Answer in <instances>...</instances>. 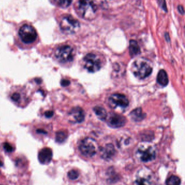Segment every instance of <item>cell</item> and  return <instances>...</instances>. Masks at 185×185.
<instances>
[{
    "label": "cell",
    "instance_id": "obj_1",
    "mask_svg": "<svg viewBox=\"0 0 185 185\" xmlns=\"http://www.w3.org/2000/svg\"><path fill=\"white\" fill-rule=\"evenodd\" d=\"M75 9L79 16L88 21L96 18L98 9L92 0H79L76 3Z\"/></svg>",
    "mask_w": 185,
    "mask_h": 185
},
{
    "label": "cell",
    "instance_id": "obj_2",
    "mask_svg": "<svg viewBox=\"0 0 185 185\" xmlns=\"http://www.w3.org/2000/svg\"><path fill=\"white\" fill-rule=\"evenodd\" d=\"M152 71L151 62L147 59L139 58L134 62L132 71L135 76L139 79H144L149 76Z\"/></svg>",
    "mask_w": 185,
    "mask_h": 185
},
{
    "label": "cell",
    "instance_id": "obj_3",
    "mask_svg": "<svg viewBox=\"0 0 185 185\" xmlns=\"http://www.w3.org/2000/svg\"><path fill=\"white\" fill-rule=\"evenodd\" d=\"M136 157L143 162H149L154 160L156 157V149L154 146L149 142H143L139 144L137 148Z\"/></svg>",
    "mask_w": 185,
    "mask_h": 185
},
{
    "label": "cell",
    "instance_id": "obj_4",
    "mask_svg": "<svg viewBox=\"0 0 185 185\" xmlns=\"http://www.w3.org/2000/svg\"><path fill=\"white\" fill-rule=\"evenodd\" d=\"M54 58L60 64L70 63L73 61L74 56V49L69 45L60 46L54 51Z\"/></svg>",
    "mask_w": 185,
    "mask_h": 185
},
{
    "label": "cell",
    "instance_id": "obj_5",
    "mask_svg": "<svg viewBox=\"0 0 185 185\" xmlns=\"http://www.w3.org/2000/svg\"><path fill=\"white\" fill-rule=\"evenodd\" d=\"M61 31L66 34H74L78 31L80 23L78 21L70 15H66L61 18L60 22Z\"/></svg>",
    "mask_w": 185,
    "mask_h": 185
},
{
    "label": "cell",
    "instance_id": "obj_6",
    "mask_svg": "<svg viewBox=\"0 0 185 185\" xmlns=\"http://www.w3.org/2000/svg\"><path fill=\"white\" fill-rule=\"evenodd\" d=\"M79 149L84 156L86 157H92L97 153L98 145L95 140L87 137L81 141L79 146Z\"/></svg>",
    "mask_w": 185,
    "mask_h": 185
},
{
    "label": "cell",
    "instance_id": "obj_7",
    "mask_svg": "<svg viewBox=\"0 0 185 185\" xmlns=\"http://www.w3.org/2000/svg\"><path fill=\"white\" fill-rule=\"evenodd\" d=\"M19 36L22 42L29 45L36 41L38 34L36 29L32 25H25L19 29Z\"/></svg>",
    "mask_w": 185,
    "mask_h": 185
},
{
    "label": "cell",
    "instance_id": "obj_8",
    "mask_svg": "<svg viewBox=\"0 0 185 185\" xmlns=\"http://www.w3.org/2000/svg\"><path fill=\"white\" fill-rule=\"evenodd\" d=\"M84 67L90 73L98 71L101 67V61L98 55L94 54H87L84 58Z\"/></svg>",
    "mask_w": 185,
    "mask_h": 185
},
{
    "label": "cell",
    "instance_id": "obj_9",
    "mask_svg": "<svg viewBox=\"0 0 185 185\" xmlns=\"http://www.w3.org/2000/svg\"><path fill=\"white\" fill-rule=\"evenodd\" d=\"M152 179V171L148 168H143L137 172L136 183L137 185H151Z\"/></svg>",
    "mask_w": 185,
    "mask_h": 185
},
{
    "label": "cell",
    "instance_id": "obj_10",
    "mask_svg": "<svg viewBox=\"0 0 185 185\" xmlns=\"http://www.w3.org/2000/svg\"><path fill=\"white\" fill-rule=\"evenodd\" d=\"M129 104V100L124 95L114 94L109 97V104L112 108H116L118 107L126 108Z\"/></svg>",
    "mask_w": 185,
    "mask_h": 185
},
{
    "label": "cell",
    "instance_id": "obj_11",
    "mask_svg": "<svg viewBox=\"0 0 185 185\" xmlns=\"http://www.w3.org/2000/svg\"><path fill=\"white\" fill-rule=\"evenodd\" d=\"M105 120L109 126L112 128L123 127L126 122V119L123 115L114 113H111L107 115Z\"/></svg>",
    "mask_w": 185,
    "mask_h": 185
},
{
    "label": "cell",
    "instance_id": "obj_12",
    "mask_svg": "<svg viewBox=\"0 0 185 185\" xmlns=\"http://www.w3.org/2000/svg\"><path fill=\"white\" fill-rule=\"evenodd\" d=\"M69 119L71 122L81 123L84 121L85 113L81 108L77 107L71 110L69 114Z\"/></svg>",
    "mask_w": 185,
    "mask_h": 185
},
{
    "label": "cell",
    "instance_id": "obj_13",
    "mask_svg": "<svg viewBox=\"0 0 185 185\" xmlns=\"http://www.w3.org/2000/svg\"><path fill=\"white\" fill-rule=\"evenodd\" d=\"M53 157L52 150L50 148H44L38 154V159L42 164H48L51 162Z\"/></svg>",
    "mask_w": 185,
    "mask_h": 185
},
{
    "label": "cell",
    "instance_id": "obj_14",
    "mask_svg": "<svg viewBox=\"0 0 185 185\" xmlns=\"http://www.w3.org/2000/svg\"><path fill=\"white\" fill-rule=\"evenodd\" d=\"M25 97V94L21 89H15L11 91L10 94V98L11 100L15 104L20 105L22 104V102Z\"/></svg>",
    "mask_w": 185,
    "mask_h": 185
},
{
    "label": "cell",
    "instance_id": "obj_15",
    "mask_svg": "<svg viewBox=\"0 0 185 185\" xmlns=\"http://www.w3.org/2000/svg\"><path fill=\"white\" fill-rule=\"evenodd\" d=\"M101 157L105 159H109L114 155V147L112 144H108L101 150Z\"/></svg>",
    "mask_w": 185,
    "mask_h": 185
},
{
    "label": "cell",
    "instance_id": "obj_16",
    "mask_svg": "<svg viewBox=\"0 0 185 185\" xmlns=\"http://www.w3.org/2000/svg\"><path fill=\"white\" fill-rule=\"evenodd\" d=\"M130 116L131 117L132 119L133 120L135 121L139 122L144 119L146 115L143 113L141 108H138L132 111L130 113Z\"/></svg>",
    "mask_w": 185,
    "mask_h": 185
},
{
    "label": "cell",
    "instance_id": "obj_17",
    "mask_svg": "<svg viewBox=\"0 0 185 185\" xmlns=\"http://www.w3.org/2000/svg\"><path fill=\"white\" fill-rule=\"evenodd\" d=\"M157 81L162 86H166L168 84L167 74L164 70H161L157 74Z\"/></svg>",
    "mask_w": 185,
    "mask_h": 185
},
{
    "label": "cell",
    "instance_id": "obj_18",
    "mask_svg": "<svg viewBox=\"0 0 185 185\" xmlns=\"http://www.w3.org/2000/svg\"><path fill=\"white\" fill-rule=\"evenodd\" d=\"M129 53L132 56H136L139 55L141 52L140 48L137 42L135 40H131L130 41Z\"/></svg>",
    "mask_w": 185,
    "mask_h": 185
},
{
    "label": "cell",
    "instance_id": "obj_19",
    "mask_svg": "<svg viewBox=\"0 0 185 185\" xmlns=\"http://www.w3.org/2000/svg\"><path fill=\"white\" fill-rule=\"evenodd\" d=\"M94 111L99 119L102 121L105 120L108 114L104 108L101 106H96L94 108Z\"/></svg>",
    "mask_w": 185,
    "mask_h": 185
},
{
    "label": "cell",
    "instance_id": "obj_20",
    "mask_svg": "<svg viewBox=\"0 0 185 185\" xmlns=\"http://www.w3.org/2000/svg\"><path fill=\"white\" fill-rule=\"evenodd\" d=\"M180 178L175 175L170 177L166 181V185H180Z\"/></svg>",
    "mask_w": 185,
    "mask_h": 185
},
{
    "label": "cell",
    "instance_id": "obj_21",
    "mask_svg": "<svg viewBox=\"0 0 185 185\" xmlns=\"http://www.w3.org/2000/svg\"><path fill=\"white\" fill-rule=\"evenodd\" d=\"M67 135L65 132L63 131H59L56 133V141L58 143H62L66 139Z\"/></svg>",
    "mask_w": 185,
    "mask_h": 185
},
{
    "label": "cell",
    "instance_id": "obj_22",
    "mask_svg": "<svg viewBox=\"0 0 185 185\" xmlns=\"http://www.w3.org/2000/svg\"><path fill=\"white\" fill-rule=\"evenodd\" d=\"M57 5L61 8L68 7L72 2V0H54Z\"/></svg>",
    "mask_w": 185,
    "mask_h": 185
},
{
    "label": "cell",
    "instance_id": "obj_23",
    "mask_svg": "<svg viewBox=\"0 0 185 185\" xmlns=\"http://www.w3.org/2000/svg\"><path fill=\"white\" fill-rule=\"evenodd\" d=\"M68 177L71 180H75L79 177V173L76 170H72L69 171Z\"/></svg>",
    "mask_w": 185,
    "mask_h": 185
},
{
    "label": "cell",
    "instance_id": "obj_24",
    "mask_svg": "<svg viewBox=\"0 0 185 185\" xmlns=\"http://www.w3.org/2000/svg\"><path fill=\"white\" fill-rule=\"evenodd\" d=\"M3 149L7 153H12L14 151V147L13 146L8 142H5L3 144Z\"/></svg>",
    "mask_w": 185,
    "mask_h": 185
},
{
    "label": "cell",
    "instance_id": "obj_25",
    "mask_svg": "<svg viewBox=\"0 0 185 185\" xmlns=\"http://www.w3.org/2000/svg\"><path fill=\"white\" fill-rule=\"evenodd\" d=\"M36 133L38 135H45L48 134V132L47 131L45 128H43V127H39L36 128Z\"/></svg>",
    "mask_w": 185,
    "mask_h": 185
},
{
    "label": "cell",
    "instance_id": "obj_26",
    "mask_svg": "<svg viewBox=\"0 0 185 185\" xmlns=\"http://www.w3.org/2000/svg\"><path fill=\"white\" fill-rule=\"evenodd\" d=\"M54 112L52 110H48V111H46L44 113V116L46 117V118H51L53 116Z\"/></svg>",
    "mask_w": 185,
    "mask_h": 185
},
{
    "label": "cell",
    "instance_id": "obj_27",
    "mask_svg": "<svg viewBox=\"0 0 185 185\" xmlns=\"http://www.w3.org/2000/svg\"><path fill=\"white\" fill-rule=\"evenodd\" d=\"M159 4H160L161 7H162V9L163 10H165L166 12H167V6L166 5V2L165 0H159Z\"/></svg>",
    "mask_w": 185,
    "mask_h": 185
},
{
    "label": "cell",
    "instance_id": "obj_28",
    "mask_svg": "<svg viewBox=\"0 0 185 185\" xmlns=\"http://www.w3.org/2000/svg\"><path fill=\"white\" fill-rule=\"evenodd\" d=\"M70 84V82L68 80L66 79H63L61 81V85L62 86L66 87L69 86Z\"/></svg>",
    "mask_w": 185,
    "mask_h": 185
},
{
    "label": "cell",
    "instance_id": "obj_29",
    "mask_svg": "<svg viewBox=\"0 0 185 185\" xmlns=\"http://www.w3.org/2000/svg\"><path fill=\"white\" fill-rule=\"evenodd\" d=\"M177 9H178V10H179V12L180 14H184V9H183V7L182 5H179L178 7H177Z\"/></svg>",
    "mask_w": 185,
    "mask_h": 185
},
{
    "label": "cell",
    "instance_id": "obj_30",
    "mask_svg": "<svg viewBox=\"0 0 185 185\" xmlns=\"http://www.w3.org/2000/svg\"><path fill=\"white\" fill-rule=\"evenodd\" d=\"M3 166V162L1 161H0V167H2Z\"/></svg>",
    "mask_w": 185,
    "mask_h": 185
},
{
    "label": "cell",
    "instance_id": "obj_31",
    "mask_svg": "<svg viewBox=\"0 0 185 185\" xmlns=\"http://www.w3.org/2000/svg\"></svg>",
    "mask_w": 185,
    "mask_h": 185
}]
</instances>
